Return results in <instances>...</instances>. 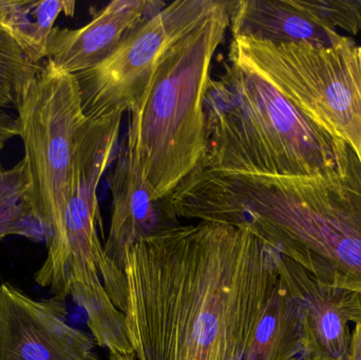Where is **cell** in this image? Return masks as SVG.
Listing matches in <instances>:
<instances>
[{"instance_id":"6","label":"cell","mask_w":361,"mask_h":360,"mask_svg":"<svg viewBox=\"0 0 361 360\" xmlns=\"http://www.w3.org/2000/svg\"><path fill=\"white\" fill-rule=\"evenodd\" d=\"M303 114L353 148L361 162V46L345 36L332 46L233 38Z\"/></svg>"},{"instance_id":"21","label":"cell","mask_w":361,"mask_h":360,"mask_svg":"<svg viewBox=\"0 0 361 360\" xmlns=\"http://www.w3.org/2000/svg\"><path fill=\"white\" fill-rule=\"evenodd\" d=\"M0 170H1V168H0Z\"/></svg>"},{"instance_id":"7","label":"cell","mask_w":361,"mask_h":360,"mask_svg":"<svg viewBox=\"0 0 361 360\" xmlns=\"http://www.w3.org/2000/svg\"><path fill=\"white\" fill-rule=\"evenodd\" d=\"M25 145L30 197L38 222L52 244L63 232L71 188L76 133L85 118L78 80L44 61L16 108Z\"/></svg>"},{"instance_id":"4","label":"cell","mask_w":361,"mask_h":360,"mask_svg":"<svg viewBox=\"0 0 361 360\" xmlns=\"http://www.w3.org/2000/svg\"><path fill=\"white\" fill-rule=\"evenodd\" d=\"M122 118L85 116L76 133L63 232L47 245L46 259L34 275L39 287L71 298L84 311L95 344L109 354L133 352L125 323L126 276L108 259L99 235L103 226L97 190L118 156Z\"/></svg>"},{"instance_id":"19","label":"cell","mask_w":361,"mask_h":360,"mask_svg":"<svg viewBox=\"0 0 361 360\" xmlns=\"http://www.w3.org/2000/svg\"><path fill=\"white\" fill-rule=\"evenodd\" d=\"M345 360H361V327L355 325L352 331L351 344Z\"/></svg>"},{"instance_id":"16","label":"cell","mask_w":361,"mask_h":360,"mask_svg":"<svg viewBox=\"0 0 361 360\" xmlns=\"http://www.w3.org/2000/svg\"><path fill=\"white\" fill-rule=\"evenodd\" d=\"M42 67L30 61L16 42L0 30V106L16 110L27 85Z\"/></svg>"},{"instance_id":"15","label":"cell","mask_w":361,"mask_h":360,"mask_svg":"<svg viewBox=\"0 0 361 360\" xmlns=\"http://www.w3.org/2000/svg\"><path fill=\"white\" fill-rule=\"evenodd\" d=\"M30 187L25 158L13 168L0 170V240L8 236H20L33 242L46 241L32 206Z\"/></svg>"},{"instance_id":"2","label":"cell","mask_w":361,"mask_h":360,"mask_svg":"<svg viewBox=\"0 0 361 360\" xmlns=\"http://www.w3.org/2000/svg\"><path fill=\"white\" fill-rule=\"evenodd\" d=\"M165 206L176 219L248 230L322 287L361 294V162L348 144L335 166L307 177L197 167Z\"/></svg>"},{"instance_id":"20","label":"cell","mask_w":361,"mask_h":360,"mask_svg":"<svg viewBox=\"0 0 361 360\" xmlns=\"http://www.w3.org/2000/svg\"><path fill=\"white\" fill-rule=\"evenodd\" d=\"M109 360H137L135 352L128 353V354H120V353H114L109 354Z\"/></svg>"},{"instance_id":"17","label":"cell","mask_w":361,"mask_h":360,"mask_svg":"<svg viewBox=\"0 0 361 360\" xmlns=\"http://www.w3.org/2000/svg\"><path fill=\"white\" fill-rule=\"evenodd\" d=\"M305 6L330 29L341 27L351 35H357L360 31L361 0H311L305 1Z\"/></svg>"},{"instance_id":"8","label":"cell","mask_w":361,"mask_h":360,"mask_svg":"<svg viewBox=\"0 0 361 360\" xmlns=\"http://www.w3.org/2000/svg\"><path fill=\"white\" fill-rule=\"evenodd\" d=\"M222 0H178L131 32L103 63L75 74L87 118L130 113L161 63Z\"/></svg>"},{"instance_id":"3","label":"cell","mask_w":361,"mask_h":360,"mask_svg":"<svg viewBox=\"0 0 361 360\" xmlns=\"http://www.w3.org/2000/svg\"><path fill=\"white\" fill-rule=\"evenodd\" d=\"M206 152L218 173L307 177L335 166L347 143L293 105L235 39L205 97Z\"/></svg>"},{"instance_id":"5","label":"cell","mask_w":361,"mask_h":360,"mask_svg":"<svg viewBox=\"0 0 361 360\" xmlns=\"http://www.w3.org/2000/svg\"><path fill=\"white\" fill-rule=\"evenodd\" d=\"M229 1L221 2L154 72L130 112L121 146L154 202H164L203 162L205 97L216 49L229 29Z\"/></svg>"},{"instance_id":"9","label":"cell","mask_w":361,"mask_h":360,"mask_svg":"<svg viewBox=\"0 0 361 360\" xmlns=\"http://www.w3.org/2000/svg\"><path fill=\"white\" fill-rule=\"evenodd\" d=\"M66 299H35L0 285V360H101L94 340L67 321Z\"/></svg>"},{"instance_id":"10","label":"cell","mask_w":361,"mask_h":360,"mask_svg":"<svg viewBox=\"0 0 361 360\" xmlns=\"http://www.w3.org/2000/svg\"><path fill=\"white\" fill-rule=\"evenodd\" d=\"M284 283L298 304L305 360H345L350 323L361 327V294L322 287L293 260L280 259Z\"/></svg>"},{"instance_id":"1","label":"cell","mask_w":361,"mask_h":360,"mask_svg":"<svg viewBox=\"0 0 361 360\" xmlns=\"http://www.w3.org/2000/svg\"><path fill=\"white\" fill-rule=\"evenodd\" d=\"M281 255L248 230L175 225L126 251L125 323L137 360H243L281 283Z\"/></svg>"},{"instance_id":"12","label":"cell","mask_w":361,"mask_h":360,"mask_svg":"<svg viewBox=\"0 0 361 360\" xmlns=\"http://www.w3.org/2000/svg\"><path fill=\"white\" fill-rule=\"evenodd\" d=\"M114 162L110 180L111 223L104 249L110 262L124 272L128 247L144 237L178 224L169 217L164 202H154L150 199L147 187L127 160L121 146Z\"/></svg>"},{"instance_id":"11","label":"cell","mask_w":361,"mask_h":360,"mask_svg":"<svg viewBox=\"0 0 361 360\" xmlns=\"http://www.w3.org/2000/svg\"><path fill=\"white\" fill-rule=\"evenodd\" d=\"M166 6V2L150 0H114L84 27H55L46 61L73 75L92 69L108 58L131 32Z\"/></svg>"},{"instance_id":"18","label":"cell","mask_w":361,"mask_h":360,"mask_svg":"<svg viewBox=\"0 0 361 360\" xmlns=\"http://www.w3.org/2000/svg\"><path fill=\"white\" fill-rule=\"evenodd\" d=\"M19 137L17 113L0 106V151L13 137Z\"/></svg>"},{"instance_id":"14","label":"cell","mask_w":361,"mask_h":360,"mask_svg":"<svg viewBox=\"0 0 361 360\" xmlns=\"http://www.w3.org/2000/svg\"><path fill=\"white\" fill-rule=\"evenodd\" d=\"M75 6V1L67 0H0V30L16 42L30 61L42 65L55 21L61 14L73 16Z\"/></svg>"},{"instance_id":"13","label":"cell","mask_w":361,"mask_h":360,"mask_svg":"<svg viewBox=\"0 0 361 360\" xmlns=\"http://www.w3.org/2000/svg\"><path fill=\"white\" fill-rule=\"evenodd\" d=\"M229 29L235 37H252L274 44L307 42L332 46L345 36L317 20L303 0L229 1Z\"/></svg>"}]
</instances>
